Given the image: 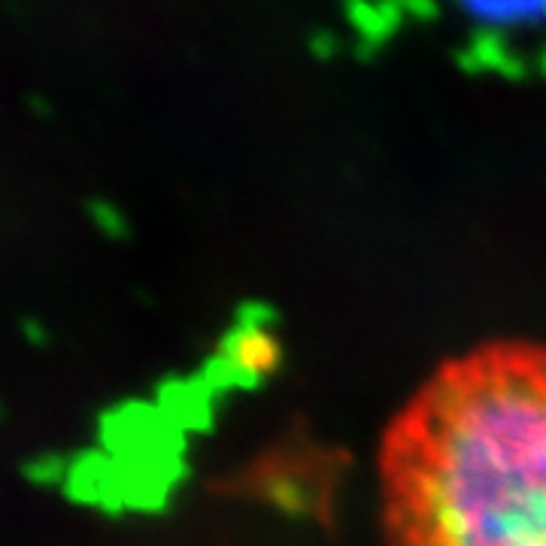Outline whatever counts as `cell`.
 Returning <instances> with one entry per match:
<instances>
[{
    "instance_id": "6da1fadb",
    "label": "cell",
    "mask_w": 546,
    "mask_h": 546,
    "mask_svg": "<svg viewBox=\"0 0 546 546\" xmlns=\"http://www.w3.org/2000/svg\"><path fill=\"white\" fill-rule=\"evenodd\" d=\"M386 546H546V346L446 358L380 443Z\"/></svg>"
},
{
    "instance_id": "7a4b0ae2",
    "label": "cell",
    "mask_w": 546,
    "mask_h": 546,
    "mask_svg": "<svg viewBox=\"0 0 546 546\" xmlns=\"http://www.w3.org/2000/svg\"><path fill=\"white\" fill-rule=\"evenodd\" d=\"M471 4L477 10L495 13V16H525V13L546 10V0H471Z\"/></svg>"
}]
</instances>
